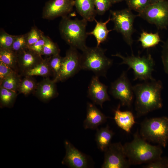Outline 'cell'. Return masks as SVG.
<instances>
[{
	"mask_svg": "<svg viewBox=\"0 0 168 168\" xmlns=\"http://www.w3.org/2000/svg\"><path fill=\"white\" fill-rule=\"evenodd\" d=\"M162 87L161 82L154 78L133 86L135 96V110L138 116L162 108Z\"/></svg>",
	"mask_w": 168,
	"mask_h": 168,
	"instance_id": "cell-1",
	"label": "cell"
},
{
	"mask_svg": "<svg viewBox=\"0 0 168 168\" xmlns=\"http://www.w3.org/2000/svg\"><path fill=\"white\" fill-rule=\"evenodd\" d=\"M124 152L131 165L147 163L161 156L159 146L152 145L143 138L138 130L133 140L123 145Z\"/></svg>",
	"mask_w": 168,
	"mask_h": 168,
	"instance_id": "cell-2",
	"label": "cell"
},
{
	"mask_svg": "<svg viewBox=\"0 0 168 168\" xmlns=\"http://www.w3.org/2000/svg\"><path fill=\"white\" fill-rule=\"evenodd\" d=\"M87 24L83 18L73 19L68 16L62 17L59 25L61 37L70 47L82 51L86 47Z\"/></svg>",
	"mask_w": 168,
	"mask_h": 168,
	"instance_id": "cell-3",
	"label": "cell"
},
{
	"mask_svg": "<svg viewBox=\"0 0 168 168\" xmlns=\"http://www.w3.org/2000/svg\"><path fill=\"white\" fill-rule=\"evenodd\" d=\"M106 51L100 46H86L81 55V70L91 71L99 77H105L113 63L112 60L105 55Z\"/></svg>",
	"mask_w": 168,
	"mask_h": 168,
	"instance_id": "cell-4",
	"label": "cell"
},
{
	"mask_svg": "<svg viewBox=\"0 0 168 168\" xmlns=\"http://www.w3.org/2000/svg\"><path fill=\"white\" fill-rule=\"evenodd\" d=\"M139 133L147 141L165 147L168 141V118L163 116L145 119L141 124Z\"/></svg>",
	"mask_w": 168,
	"mask_h": 168,
	"instance_id": "cell-5",
	"label": "cell"
},
{
	"mask_svg": "<svg viewBox=\"0 0 168 168\" xmlns=\"http://www.w3.org/2000/svg\"><path fill=\"white\" fill-rule=\"evenodd\" d=\"M112 56L120 58L122 60L120 64H126L128 67V70L130 68L133 70V80L138 79L146 81L153 79L152 73L154 70L155 63L150 54L142 57L139 55L135 56L133 53L126 57L119 53Z\"/></svg>",
	"mask_w": 168,
	"mask_h": 168,
	"instance_id": "cell-6",
	"label": "cell"
},
{
	"mask_svg": "<svg viewBox=\"0 0 168 168\" xmlns=\"http://www.w3.org/2000/svg\"><path fill=\"white\" fill-rule=\"evenodd\" d=\"M111 20L114 23L113 30L120 33L126 43L132 48L133 43L132 35L134 32L133 23L137 15L134 14L131 10L125 8L119 10H110Z\"/></svg>",
	"mask_w": 168,
	"mask_h": 168,
	"instance_id": "cell-7",
	"label": "cell"
},
{
	"mask_svg": "<svg viewBox=\"0 0 168 168\" xmlns=\"http://www.w3.org/2000/svg\"><path fill=\"white\" fill-rule=\"evenodd\" d=\"M137 16L155 25L158 29H167L168 27V0L150 4L138 13Z\"/></svg>",
	"mask_w": 168,
	"mask_h": 168,
	"instance_id": "cell-8",
	"label": "cell"
},
{
	"mask_svg": "<svg viewBox=\"0 0 168 168\" xmlns=\"http://www.w3.org/2000/svg\"><path fill=\"white\" fill-rule=\"evenodd\" d=\"M81 55L77 49L70 47L67 51L65 56L63 57L61 68L58 75L53 79L54 82L65 81L81 70Z\"/></svg>",
	"mask_w": 168,
	"mask_h": 168,
	"instance_id": "cell-9",
	"label": "cell"
},
{
	"mask_svg": "<svg viewBox=\"0 0 168 168\" xmlns=\"http://www.w3.org/2000/svg\"><path fill=\"white\" fill-rule=\"evenodd\" d=\"M127 72L123 71L120 77L112 83L110 92L114 98L120 100L122 105L130 107L134 93Z\"/></svg>",
	"mask_w": 168,
	"mask_h": 168,
	"instance_id": "cell-10",
	"label": "cell"
},
{
	"mask_svg": "<svg viewBox=\"0 0 168 168\" xmlns=\"http://www.w3.org/2000/svg\"><path fill=\"white\" fill-rule=\"evenodd\" d=\"M105 152L102 168H128L131 165L120 142L111 143Z\"/></svg>",
	"mask_w": 168,
	"mask_h": 168,
	"instance_id": "cell-11",
	"label": "cell"
},
{
	"mask_svg": "<svg viewBox=\"0 0 168 168\" xmlns=\"http://www.w3.org/2000/svg\"><path fill=\"white\" fill-rule=\"evenodd\" d=\"M75 5V0H49L43 9L42 18L49 20L62 17L70 13Z\"/></svg>",
	"mask_w": 168,
	"mask_h": 168,
	"instance_id": "cell-12",
	"label": "cell"
},
{
	"mask_svg": "<svg viewBox=\"0 0 168 168\" xmlns=\"http://www.w3.org/2000/svg\"><path fill=\"white\" fill-rule=\"evenodd\" d=\"M66 154L62 163L71 168H86L88 165L86 156L76 148L70 142H64Z\"/></svg>",
	"mask_w": 168,
	"mask_h": 168,
	"instance_id": "cell-13",
	"label": "cell"
},
{
	"mask_svg": "<svg viewBox=\"0 0 168 168\" xmlns=\"http://www.w3.org/2000/svg\"><path fill=\"white\" fill-rule=\"evenodd\" d=\"M99 77L93 76L88 86L87 93L89 98L95 104L102 108L103 103L110 100L107 93V86L100 82Z\"/></svg>",
	"mask_w": 168,
	"mask_h": 168,
	"instance_id": "cell-14",
	"label": "cell"
},
{
	"mask_svg": "<svg viewBox=\"0 0 168 168\" xmlns=\"http://www.w3.org/2000/svg\"><path fill=\"white\" fill-rule=\"evenodd\" d=\"M18 69L23 74L42 62L44 59L28 48L17 53Z\"/></svg>",
	"mask_w": 168,
	"mask_h": 168,
	"instance_id": "cell-15",
	"label": "cell"
},
{
	"mask_svg": "<svg viewBox=\"0 0 168 168\" xmlns=\"http://www.w3.org/2000/svg\"><path fill=\"white\" fill-rule=\"evenodd\" d=\"M56 83L49 77H45L37 83L34 91L35 96L40 100L47 102L58 94Z\"/></svg>",
	"mask_w": 168,
	"mask_h": 168,
	"instance_id": "cell-16",
	"label": "cell"
},
{
	"mask_svg": "<svg viewBox=\"0 0 168 168\" xmlns=\"http://www.w3.org/2000/svg\"><path fill=\"white\" fill-rule=\"evenodd\" d=\"M108 117L105 116L95 105L88 103L86 117L83 122L86 129H94L105 122Z\"/></svg>",
	"mask_w": 168,
	"mask_h": 168,
	"instance_id": "cell-17",
	"label": "cell"
},
{
	"mask_svg": "<svg viewBox=\"0 0 168 168\" xmlns=\"http://www.w3.org/2000/svg\"><path fill=\"white\" fill-rule=\"evenodd\" d=\"M119 104L114 110V120L117 125L126 132L129 133L135 123L134 115L130 111H122Z\"/></svg>",
	"mask_w": 168,
	"mask_h": 168,
	"instance_id": "cell-18",
	"label": "cell"
},
{
	"mask_svg": "<svg viewBox=\"0 0 168 168\" xmlns=\"http://www.w3.org/2000/svg\"><path fill=\"white\" fill-rule=\"evenodd\" d=\"M74 6L82 18L87 21H94L97 14L93 0H75Z\"/></svg>",
	"mask_w": 168,
	"mask_h": 168,
	"instance_id": "cell-19",
	"label": "cell"
},
{
	"mask_svg": "<svg viewBox=\"0 0 168 168\" xmlns=\"http://www.w3.org/2000/svg\"><path fill=\"white\" fill-rule=\"evenodd\" d=\"M111 20L110 16L105 21H98L96 19L94 21L96 25L94 29L91 31L87 32L88 35H93L97 41L96 46H100V44L105 41L108 36L109 33L113 30L108 29L107 25Z\"/></svg>",
	"mask_w": 168,
	"mask_h": 168,
	"instance_id": "cell-20",
	"label": "cell"
},
{
	"mask_svg": "<svg viewBox=\"0 0 168 168\" xmlns=\"http://www.w3.org/2000/svg\"><path fill=\"white\" fill-rule=\"evenodd\" d=\"M114 132L107 125L98 130L96 135V140L98 148L104 152L110 145Z\"/></svg>",
	"mask_w": 168,
	"mask_h": 168,
	"instance_id": "cell-21",
	"label": "cell"
},
{
	"mask_svg": "<svg viewBox=\"0 0 168 168\" xmlns=\"http://www.w3.org/2000/svg\"><path fill=\"white\" fill-rule=\"evenodd\" d=\"M51 74L52 73L47 58L44 59L40 63L26 71L23 75L25 76H39L47 77H49Z\"/></svg>",
	"mask_w": 168,
	"mask_h": 168,
	"instance_id": "cell-22",
	"label": "cell"
},
{
	"mask_svg": "<svg viewBox=\"0 0 168 168\" xmlns=\"http://www.w3.org/2000/svg\"><path fill=\"white\" fill-rule=\"evenodd\" d=\"M0 61L17 72L19 69L17 54L11 49H0Z\"/></svg>",
	"mask_w": 168,
	"mask_h": 168,
	"instance_id": "cell-23",
	"label": "cell"
},
{
	"mask_svg": "<svg viewBox=\"0 0 168 168\" xmlns=\"http://www.w3.org/2000/svg\"><path fill=\"white\" fill-rule=\"evenodd\" d=\"M138 41H140L144 49L154 47L161 41L158 32L149 33L144 31L140 34Z\"/></svg>",
	"mask_w": 168,
	"mask_h": 168,
	"instance_id": "cell-24",
	"label": "cell"
},
{
	"mask_svg": "<svg viewBox=\"0 0 168 168\" xmlns=\"http://www.w3.org/2000/svg\"><path fill=\"white\" fill-rule=\"evenodd\" d=\"M17 96L16 92L0 87L1 108L12 107Z\"/></svg>",
	"mask_w": 168,
	"mask_h": 168,
	"instance_id": "cell-25",
	"label": "cell"
},
{
	"mask_svg": "<svg viewBox=\"0 0 168 168\" xmlns=\"http://www.w3.org/2000/svg\"><path fill=\"white\" fill-rule=\"evenodd\" d=\"M21 79L17 72L8 76L0 82V86L10 90L18 91Z\"/></svg>",
	"mask_w": 168,
	"mask_h": 168,
	"instance_id": "cell-26",
	"label": "cell"
},
{
	"mask_svg": "<svg viewBox=\"0 0 168 168\" xmlns=\"http://www.w3.org/2000/svg\"><path fill=\"white\" fill-rule=\"evenodd\" d=\"M25 77L21 79L18 91L26 96L35 91L37 83L32 77Z\"/></svg>",
	"mask_w": 168,
	"mask_h": 168,
	"instance_id": "cell-27",
	"label": "cell"
},
{
	"mask_svg": "<svg viewBox=\"0 0 168 168\" xmlns=\"http://www.w3.org/2000/svg\"><path fill=\"white\" fill-rule=\"evenodd\" d=\"M60 50L57 44L48 36L45 35V42L42 55L50 56L59 54Z\"/></svg>",
	"mask_w": 168,
	"mask_h": 168,
	"instance_id": "cell-28",
	"label": "cell"
},
{
	"mask_svg": "<svg viewBox=\"0 0 168 168\" xmlns=\"http://www.w3.org/2000/svg\"><path fill=\"white\" fill-rule=\"evenodd\" d=\"M25 35L27 47L33 45L44 35V33L35 26L32 27L30 31Z\"/></svg>",
	"mask_w": 168,
	"mask_h": 168,
	"instance_id": "cell-29",
	"label": "cell"
},
{
	"mask_svg": "<svg viewBox=\"0 0 168 168\" xmlns=\"http://www.w3.org/2000/svg\"><path fill=\"white\" fill-rule=\"evenodd\" d=\"M62 58L59 54L49 56L48 58L49 64L54 76L53 79L57 76L60 71Z\"/></svg>",
	"mask_w": 168,
	"mask_h": 168,
	"instance_id": "cell-30",
	"label": "cell"
},
{
	"mask_svg": "<svg viewBox=\"0 0 168 168\" xmlns=\"http://www.w3.org/2000/svg\"><path fill=\"white\" fill-rule=\"evenodd\" d=\"M128 8L138 13L140 12L148 6L150 0H125Z\"/></svg>",
	"mask_w": 168,
	"mask_h": 168,
	"instance_id": "cell-31",
	"label": "cell"
},
{
	"mask_svg": "<svg viewBox=\"0 0 168 168\" xmlns=\"http://www.w3.org/2000/svg\"><path fill=\"white\" fill-rule=\"evenodd\" d=\"M16 35H12L1 29L0 31V49H11Z\"/></svg>",
	"mask_w": 168,
	"mask_h": 168,
	"instance_id": "cell-32",
	"label": "cell"
},
{
	"mask_svg": "<svg viewBox=\"0 0 168 168\" xmlns=\"http://www.w3.org/2000/svg\"><path fill=\"white\" fill-rule=\"evenodd\" d=\"M97 14L100 15H104L112 6L110 0H93Z\"/></svg>",
	"mask_w": 168,
	"mask_h": 168,
	"instance_id": "cell-33",
	"label": "cell"
},
{
	"mask_svg": "<svg viewBox=\"0 0 168 168\" xmlns=\"http://www.w3.org/2000/svg\"><path fill=\"white\" fill-rule=\"evenodd\" d=\"M27 47L25 35H16L11 49L17 53Z\"/></svg>",
	"mask_w": 168,
	"mask_h": 168,
	"instance_id": "cell-34",
	"label": "cell"
},
{
	"mask_svg": "<svg viewBox=\"0 0 168 168\" xmlns=\"http://www.w3.org/2000/svg\"><path fill=\"white\" fill-rule=\"evenodd\" d=\"M144 168H168V158L161 156L149 163L143 166Z\"/></svg>",
	"mask_w": 168,
	"mask_h": 168,
	"instance_id": "cell-35",
	"label": "cell"
},
{
	"mask_svg": "<svg viewBox=\"0 0 168 168\" xmlns=\"http://www.w3.org/2000/svg\"><path fill=\"white\" fill-rule=\"evenodd\" d=\"M161 58L164 70L168 75V38L162 46Z\"/></svg>",
	"mask_w": 168,
	"mask_h": 168,
	"instance_id": "cell-36",
	"label": "cell"
},
{
	"mask_svg": "<svg viewBox=\"0 0 168 168\" xmlns=\"http://www.w3.org/2000/svg\"><path fill=\"white\" fill-rule=\"evenodd\" d=\"M15 72H16L8 65L0 61V82Z\"/></svg>",
	"mask_w": 168,
	"mask_h": 168,
	"instance_id": "cell-37",
	"label": "cell"
},
{
	"mask_svg": "<svg viewBox=\"0 0 168 168\" xmlns=\"http://www.w3.org/2000/svg\"><path fill=\"white\" fill-rule=\"evenodd\" d=\"M45 42V35H44L39 40L33 45L27 48L36 54L42 56V53Z\"/></svg>",
	"mask_w": 168,
	"mask_h": 168,
	"instance_id": "cell-38",
	"label": "cell"
},
{
	"mask_svg": "<svg viewBox=\"0 0 168 168\" xmlns=\"http://www.w3.org/2000/svg\"><path fill=\"white\" fill-rule=\"evenodd\" d=\"M164 0H150V3L151 4L154 3Z\"/></svg>",
	"mask_w": 168,
	"mask_h": 168,
	"instance_id": "cell-39",
	"label": "cell"
},
{
	"mask_svg": "<svg viewBox=\"0 0 168 168\" xmlns=\"http://www.w3.org/2000/svg\"><path fill=\"white\" fill-rule=\"evenodd\" d=\"M124 0H110L112 4L121 2Z\"/></svg>",
	"mask_w": 168,
	"mask_h": 168,
	"instance_id": "cell-40",
	"label": "cell"
}]
</instances>
